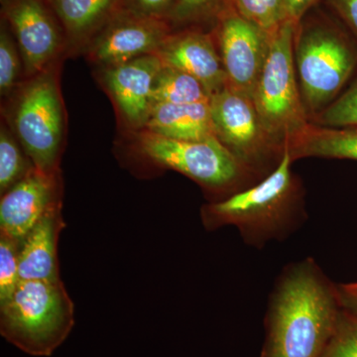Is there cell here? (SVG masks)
Masks as SVG:
<instances>
[{
    "label": "cell",
    "mask_w": 357,
    "mask_h": 357,
    "mask_svg": "<svg viewBox=\"0 0 357 357\" xmlns=\"http://www.w3.org/2000/svg\"><path fill=\"white\" fill-rule=\"evenodd\" d=\"M340 311L337 284L314 258L290 263L268 299L260 357L321 356Z\"/></svg>",
    "instance_id": "1"
},
{
    "label": "cell",
    "mask_w": 357,
    "mask_h": 357,
    "mask_svg": "<svg viewBox=\"0 0 357 357\" xmlns=\"http://www.w3.org/2000/svg\"><path fill=\"white\" fill-rule=\"evenodd\" d=\"M286 148L278 167L260 182L202 208L204 227H236L243 241L261 249L292 236L307 220L306 191Z\"/></svg>",
    "instance_id": "2"
},
{
    "label": "cell",
    "mask_w": 357,
    "mask_h": 357,
    "mask_svg": "<svg viewBox=\"0 0 357 357\" xmlns=\"http://www.w3.org/2000/svg\"><path fill=\"white\" fill-rule=\"evenodd\" d=\"M294 62L310 122L351 83L357 72V42L333 15L317 6L298 23Z\"/></svg>",
    "instance_id": "3"
},
{
    "label": "cell",
    "mask_w": 357,
    "mask_h": 357,
    "mask_svg": "<svg viewBox=\"0 0 357 357\" xmlns=\"http://www.w3.org/2000/svg\"><path fill=\"white\" fill-rule=\"evenodd\" d=\"M60 63L27 77L2 102V119L39 170L60 172L66 114L61 93Z\"/></svg>",
    "instance_id": "4"
},
{
    "label": "cell",
    "mask_w": 357,
    "mask_h": 357,
    "mask_svg": "<svg viewBox=\"0 0 357 357\" xmlns=\"http://www.w3.org/2000/svg\"><path fill=\"white\" fill-rule=\"evenodd\" d=\"M75 326V306L61 280H20L0 305V333L28 356L49 357Z\"/></svg>",
    "instance_id": "5"
},
{
    "label": "cell",
    "mask_w": 357,
    "mask_h": 357,
    "mask_svg": "<svg viewBox=\"0 0 357 357\" xmlns=\"http://www.w3.org/2000/svg\"><path fill=\"white\" fill-rule=\"evenodd\" d=\"M133 133L143 156L162 168L192 178L206 192L220 196L218 201L260 182L215 136L203 140H178L146 129Z\"/></svg>",
    "instance_id": "6"
},
{
    "label": "cell",
    "mask_w": 357,
    "mask_h": 357,
    "mask_svg": "<svg viewBox=\"0 0 357 357\" xmlns=\"http://www.w3.org/2000/svg\"><path fill=\"white\" fill-rule=\"evenodd\" d=\"M297 23L286 21L270 34V46L252 100L265 128L284 147L309 126L294 62Z\"/></svg>",
    "instance_id": "7"
},
{
    "label": "cell",
    "mask_w": 357,
    "mask_h": 357,
    "mask_svg": "<svg viewBox=\"0 0 357 357\" xmlns=\"http://www.w3.org/2000/svg\"><path fill=\"white\" fill-rule=\"evenodd\" d=\"M210 107L223 146L260 181L273 172L286 147L265 128L252 98L227 84L211 96Z\"/></svg>",
    "instance_id": "8"
},
{
    "label": "cell",
    "mask_w": 357,
    "mask_h": 357,
    "mask_svg": "<svg viewBox=\"0 0 357 357\" xmlns=\"http://www.w3.org/2000/svg\"><path fill=\"white\" fill-rule=\"evenodd\" d=\"M1 20L17 42L24 77L35 76L67 56L64 29L49 0H0Z\"/></svg>",
    "instance_id": "9"
},
{
    "label": "cell",
    "mask_w": 357,
    "mask_h": 357,
    "mask_svg": "<svg viewBox=\"0 0 357 357\" xmlns=\"http://www.w3.org/2000/svg\"><path fill=\"white\" fill-rule=\"evenodd\" d=\"M227 84L252 98L270 46V34L229 6L213 24Z\"/></svg>",
    "instance_id": "10"
},
{
    "label": "cell",
    "mask_w": 357,
    "mask_h": 357,
    "mask_svg": "<svg viewBox=\"0 0 357 357\" xmlns=\"http://www.w3.org/2000/svg\"><path fill=\"white\" fill-rule=\"evenodd\" d=\"M173 31L167 20L121 9L96 35L83 55L98 69L122 64L156 54Z\"/></svg>",
    "instance_id": "11"
},
{
    "label": "cell",
    "mask_w": 357,
    "mask_h": 357,
    "mask_svg": "<svg viewBox=\"0 0 357 357\" xmlns=\"http://www.w3.org/2000/svg\"><path fill=\"white\" fill-rule=\"evenodd\" d=\"M162 66L158 56L150 54L98 69L100 84L114 100L122 121L133 132L146 126L152 107V89Z\"/></svg>",
    "instance_id": "12"
},
{
    "label": "cell",
    "mask_w": 357,
    "mask_h": 357,
    "mask_svg": "<svg viewBox=\"0 0 357 357\" xmlns=\"http://www.w3.org/2000/svg\"><path fill=\"white\" fill-rule=\"evenodd\" d=\"M61 206V172L46 173L35 167L18 184L2 195L0 234L22 241L47 213Z\"/></svg>",
    "instance_id": "13"
},
{
    "label": "cell",
    "mask_w": 357,
    "mask_h": 357,
    "mask_svg": "<svg viewBox=\"0 0 357 357\" xmlns=\"http://www.w3.org/2000/svg\"><path fill=\"white\" fill-rule=\"evenodd\" d=\"M156 55L163 66L196 77L210 96L227 86V77L213 30L190 27L174 30Z\"/></svg>",
    "instance_id": "14"
},
{
    "label": "cell",
    "mask_w": 357,
    "mask_h": 357,
    "mask_svg": "<svg viewBox=\"0 0 357 357\" xmlns=\"http://www.w3.org/2000/svg\"><path fill=\"white\" fill-rule=\"evenodd\" d=\"M67 42V56L84 54L91 42L122 9L123 0H49Z\"/></svg>",
    "instance_id": "15"
},
{
    "label": "cell",
    "mask_w": 357,
    "mask_h": 357,
    "mask_svg": "<svg viewBox=\"0 0 357 357\" xmlns=\"http://www.w3.org/2000/svg\"><path fill=\"white\" fill-rule=\"evenodd\" d=\"M65 227L62 206L53 208L34 227L21 244L20 280L58 281V241Z\"/></svg>",
    "instance_id": "16"
},
{
    "label": "cell",
    "mask_w": 357,
    "mask_h": 357,
    "mask_svg": "<svg viewBox=\"0 0 357 357\" xmlns=\"http://www.w3.org/2000/svg\"><path fill=\"white\" fill-rule=\"evenodd\" d=\"M144 129L178 140H203L215 136L210 102L153 105Z\"/></svg>",
    "instance_id": "17"
},
{
    "label": "cell",
    "mask_w": 357,
    "mask_h": 357,
    "mask_svg": "<svg viewBox=\"0 0 357 357\" xmlns=\"http://www.w3.org/2000/svg\"><path fill=\"white\" fill-rule=\"evenodd\" d=\"M291 158L357 161V128H325L311 123L288 145Z\"/></svg>",
    "instance_id": "18"
},
{
    "label": "cell",
    "mask_w": 357,
    "mask_h": 357,
    "mask_svg": "<svg viewBox=\"0 0 357 357\" xmlns=\"http://www.w3.org/2000/svg\"><path fill=\"white\" fill-rule=\"evenodd\" d=\"M151 98L152 105L157 103L189 105L210 102L211 96L196 77L182 70L162 66L155 79Z\"/></svg>",
    "instance_id": "19"
},
{
    "label": "cell",
    "mask_w": 357,
    "mask_h": 357,
    "mask_svg": "<svg viewBox=\"0 0 357 357\" xmlns=\"http://www.w3.org/2000/svg\"><path fill=\"white\" fill-rule=\"evenodd\" d=\"M35 168L8 124L2 119L0 128V192L2 195L18 184Z\"/></svg>",
    "instance_id": "20"
},
{
    "label": "cell",
    "mask_w": 357,
    "mask_h": 357,
    "mask_svg": "<svg viewBox=\"0 0 357 357\" xmlns=\"http://www.w3.org/2000/svg\"><path fill=\"white\" fill-rule=\"evenodd\" d=\"M231 0H177L168 21L174 30L199 27L211 29Z\"/></svg>",
    "instance_id": "21"
},
{
    "label": "cell",
    "mask_w": 357,
    "mask_h": 357,
    "mask_svg": "<svg viewBox=\"0 0 357 357\" xmlns=\"http://www.w3.org/2000/svg\"><path fill=\"white\" fill-rule=\"evenodd\" d=\"M24 66L10 28L3 20L0 26V93L6 100L24 81Z\"/></svg>",
    "instance_id": "22"
},
{
    "label": "cell",
    "mask_w": 357,
    "mask_h": 357,
    "mask_svg": "<svg viewBox=\"0 0 357 357\" xmlns=\"http://www.w3.org/2000/svg\"><path fill=\"white\" fill-rule=\"evenodd\" d=\"M231 6L237 13L268 34L290 20L285 0H231Z\"/></svg>",
    "instance_id": "23"
},
{
    "label": "cell",
    "mask_w": 357,
    "mask_h": 357,
    "mask_svg": "<svg viewBox=\"0 0 357 357\" xmlns=\"http://www.w3.org/2000/svg\"><path fill=\"white\" fill-rule=\"evenodd\" d=\"M311 123L325 128H357V72L347 88Z\"/></svg>",
    "instance_id": "24"
},
{
    "label": "cell",
    "mask_w": 357,
    "mask_h": 357,
    "mask_svg": "<svg viewBox=\"0 0 357 357\" xmlns=\"http://www.w3.org/2000/svg\"><path fill=\"white\" fill-rule=\"evenodd\" d=\"M22 241L0 234V305L6 302L20 283V255Z\"/></svg>",
    "instance_id": "25"
},
{
    "label": "cell",
    "mask_w": 357,
    "mask_h": 357,
    "mask_svg": "<svg viewBox=\"0 0 357 357\" xmlns=\"http://www.w3.org/2000/svg\"><path fill=\"white\" fill-rule=\"evenodd\" d=\"M319 357H357V317L342 307L335 332Z\"/></svg>",
    "instance_id": "26"
},
{
    "label": "cell",
    "mask_w": 357,
    "mask_h": 357,
    "mask_svg": "<svg viewBox=\"0 0 357 357\" xmlns=\"http://www.w3.org/2000/svg\"><path fill=\"white\" fill-rule=\"evenodd\" d=\"M177 0H123L122 9L148 17L168 20Z\"/></svg>",
    "instance_id": "27"
},
{
    "label": "cell",
    "mask_w": 357,
    "mask_h": 357,
    "mask_svg": "<svg viewBox=\"0 0 357 357\" xmlns=\"http://www.w3.org/2000/svg\"><path fill=\"white\" fill-rule=\"evenodd\" d=\"M330 13L357 42V0H325Z\"/></svg>",
    "instance_id": "28"
},
{
    "label": "cell",
    "mask_w": 357,
    "mask_h": 357,
    "mask_svg": "<svg viewBox=\"0 0 357 357\" xmlns=\"http://www.w3.org/2000/svg\"><path fill=\"white\" fill-rule=\"evenodd\" d=\"M337 288L340 306L357 317V283L337 284Z\"/></svg>",
    "instance_id": "29"
},
{
    "label": "cell",
    "mask_w": 357,
    "mask_h": 357,
    "mask_svg": "<svg viewBox=\"0 0 357 357\" xmlns=\"http://www.w3.org/2000/svg\"><path fill=\"white\" fill-rule=\"evenodd\" d=\"M321 0H285L289 18L295 23H299L310 11L319 6Z\"/></svg>",
    "instance_id": "30"
}]
</instances>
